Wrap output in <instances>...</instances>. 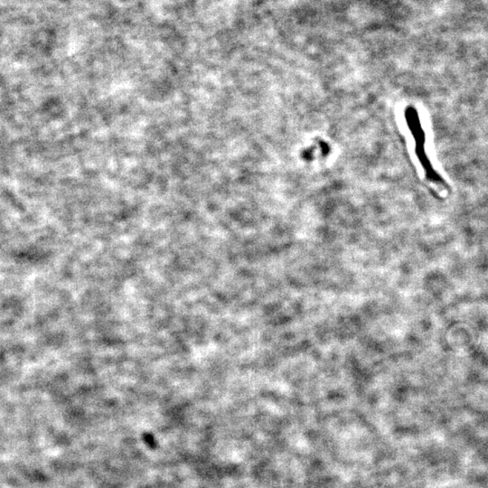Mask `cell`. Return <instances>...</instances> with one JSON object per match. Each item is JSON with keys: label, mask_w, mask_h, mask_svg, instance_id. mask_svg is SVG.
Listing matches in <instances>:
<instances>
[{"label": "cell", "mask_w": 488, "mask_h": 488, "mask_svg": "<svg viewBox=\"0 0 488 488\" xmlns=\"http://www.w3.org/2000/svg\"><path fill=\"white\" fill-rule=\"evenodd\" d=\"M406 124L412 133L413 140L415 143V153L419 162L423 166L425 177L429 182L434 183L436 185L443 186H447L446 181L436 171L432 162L428 157L426 152V134L421 125L420 115L417 109L413 106H408L404 111Z\"/></svg>", "instance_id": "cell-1"}]
</instances>
